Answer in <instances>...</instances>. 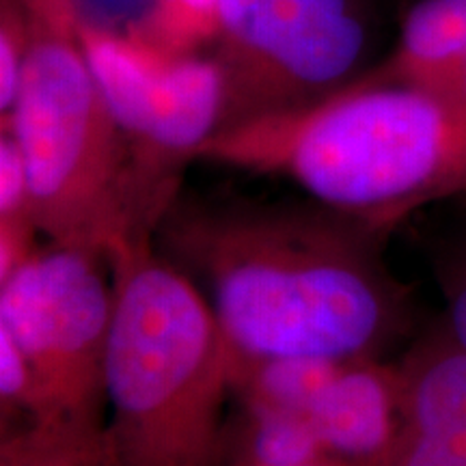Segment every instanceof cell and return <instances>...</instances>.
Here are the masks:
<instances>
[{
    "instance_id": "6da1fadb",
    "label": "cell",
    "mask_w": 466,
    "mask_h": 466,
    "mask_svg": "<svg viewBox=\"0 0 466 466\" xmlns=\"http://www.w3.org/2000/svg\"><path fill=\"white\" fill-rule=\"evenodd\" d=\"M389 233L319 201H197L156 229L165 258L201 281L247 357H384L415 326L412 291L384 259Z\"/></svg>"
},
{
    "instance_id": "7a4b0ae2",
    "label": "cell",
    "mask_w": 466,
    "mask_h": 466,
    "mask_svg": "<svg viewBox=\"0 0 466 466\" xmlns=\"http://www.w3.org/2000/svg\"><path fill=\"white\" fill-rule=\"evenodd\" d=\"M197 160L289 179L391 236L417 209L466 195V104L360 74L309 106L223 127Z\"/></svg>"
},
{
    "instance_id": "3957f363",
    "label": "cell",
    "mask_w": 466,
    "mask_h": 466,
    "mask_svg": "<svg viewBox=\"0 0 466 466\" xmlns=\"http://www.w3.org/2000/svg\"><path fill=\"white\" fill-rule=\"evenodd\" d=\"M108 430L116 466H227L233 348L192 279L154 240L110 258Z\"/></svg>"
},
{
    "instance_id": "277c9868",
    "label": "cell",
    "mask_w": 466,
    "mask_h": 466,
    "mask_svg": "<svg viewBox=\"0 0 466 466\" xmlns=\"http://www.w3.org/2000/svg\"><path fill=\"white\" fill-rule=\"evenodd\" d=\"M28 7L33 44L3 132L20 147L46 242L110 261L126 244L141 242L124 134L76 33Z\"/></svg>"
},
{
    "instance_id": "5b68a950",
    "label": "cell",
    "mask_w": 466,
    "mask_h": 466,
    "mask_svg": "<svg viewBox=\"0 0 466 466\" xmlns=\"http://www.w3.org/2000/svg\"><path fill=\"white\" fill-rule=\"evenodd\" d=\"M130 156L134 231L154 240L182 195L188 162L223 126L225 80L206 52H168L124 39L76 35Z\"/></svg>"
},
{
    "instance_id": "8992f818",
    "label": "cell",
    "mask_w": 466,
    "mask_h": 466,
    "mask_svg": "<svg viewBox=\"0 0 466 466\" xmlns=\"http://www.w3.org/2000/svg\"><path fill=\"white\" fill-rule=\"evenodd\" d=\"M370 44L365 0H218L220 130L324 100L365 72Z\"/></svg>"
},
{
    "instance_id": "52a82bcc",
    "label": "cell",
    "mask_w": 466,
    "mask_h": 466,
    "mask_svg": "<svg viewBox=\"0 0 466 466\" xmlns=\"http://www.w3.org/2000/svg\"><path fill=\"white\" fill-rule=\"evenodd\" d=\"M113 283L102 259L46 242L0 281V330L22 350L39 389V419L102 421Z\"/></svg>"
},
{
    "instance_id": "ba28073f",
    "label": "cell",
    "mask_w": 466,
    "mask_h": 466,
    "mask_svg": "<svg viewBox=\"0 0 466 466\" xmlns=\"http://www.w3.org/2000/svg\"><path fill=\"white\" fill-rule=\"evenodd\" d=\"M398 363L404 404L393 466H466V350L441 319Z\"/></svg>"
},
{
    "instance_id": "9c48e42d",
    "label": "cell",
    "mask_w": 466,
    "mask_h": 466,
    "mask_svg": "<svg viewBox=\"0 0 466 466\" xmlns=\"http://www.w3.org/2000/svg\"><path fill=\"white\" fill-rule=\"evenodd\" d=\"M401 404L400 363L384 357L348 359L313 401L309 419L329 456L382 462L395 456Z\"/></svg>"
},
{
    "instance_id": "30bf717a",
    "label": "cell",
    "mask_w": 466,
    "mask_h": 466,
    "mask_svg": "<svg viewBox=\"0 0 466 466\" xmlns=\"http://www.w3.org/2000/svg\"><path fill=\"white\" fill-rule=\"evenodd\" d=\"M76 35L124 39L168 52L212 44L218 0H28Z\"/></svg>"
},
{
    "instance_id": "8fae6325",
    "label": "cell",
    "mask_w": 466,
    "mask_h": 466,
    "mask_svg": "<svg viewBox=\"0 0 466 466\" xmlns=\"http://www.w3.org/2000/svg\"><path fill=\"white\" fill-rule=\"evenodd\" d=\"M363 74L466 104V0H415L391 52Z\"/></svg>"
},
{
    "instance_id": "7c38bea8",
    "label": "cell",
    "mask_w": 466,
    "mask_h": 466,
    "mask_svg": "<svg viewBox=\"0 0 466 466\" xmlns=\"http://www.w3.org/2000/svg\"><path fill=\"white\" fill-rule=\"evenodd\" d=\"M343 360L329 357H247L233 350L231 395L242 408L307 415Z\"/></svg>"
},
{
    "instance_id": "4fadbf2b",
    "label": "cell",
    "mask_w": 466,
    "mask_h": 466,
    "mask_svg": "<svg viewBox=\"0 0 466 466\" xmlns=\"http://www.w3.org/2000/svg\"><path fill=\"white\" fill-rule=\"evenodd\" d=\"M0 466H116L108 423L39 419L3 430Z\"/></svg>"
},
{
    "instance_id": "5bb4252c",
    "label": "cell",
    "mask_w": 466,
    "mask_h": 466,
    "mask_svg": "<svg viewBox=\"0 0 466 466\" xmlns=\"http://www.w3.org/2000/svg\"><path fill=\"white\" fill-rule=\"evenodd\" d=\"M329 456L311 419L242 408L225 428L227 466H307Z\"/></svg>"
},
{
    "instance_id": "9a60e30c",
    "label": "cell",
    "mask_w": 466,
    "mask_h": 466,
    "mask_svg": "<svg viewBox=\"0 0 466 466\" xmlns=\"http://www.w3.org/2000/svg\"><path fill=\"white\" fill-rule=\"evenodd\" d=\"M31 184L20 147L9 132L0 134V281L39 248Z\"/></svg>"
},
{
    "instance_id": "2e32d148",
    "label": "cell",
    "mask_w": 466,
    "mask_h": 466,
    "mask_svg": "<svg viewBox=\"0 0 466 466\" xmlns=\"http://www.w3.org/2000/svg\"><path fill=\"white\" fill-rule=\"evenodd\" d=\"M432 268L445 300L442 322L466 350V218L436 244Z\"/></svg>"
},
{
    "instance_id": "e0dca14e",
    "label": "cell",
    "mask_w": 466,
    "mask_h": 466,
    "mask_svg": "<svg viewBox=\"0 0 466 466\" xmlns=\"http://www.w3.org/2000/svg\"><path fill=\"white\" fill-rule=\"evenodd\" d=\"M33 44V14L26 0L0 3V119L9 115Z\"/></svg>"
},
{
    "instance_id": "ac0fdd59",
    "label": "cell",
    "mask_w": 466,
    "mask_h": 466,
    "mask_svg": "<svg viewBox=\"0 0 466 466\" xmlns=\"http://www.w3.org/2000/svg\"><path fill=\"white\" fill-rule=\"evenodd\" d=\"M42 412L33 367L17 343L0 330V417L3 430L35 421Z\"/></svg>"
},
{
    "instance_id": "d6986e66",
    "label": "cell",
    "mask_w": 466,
    "mask_h": 466,
    "mask_svg": "<svg viewBox=\"0 0 466 466\" xmlns=\"http://www.w3.org/2000/svg\"><path fill=\"white\" fill-rule=\"evenodd\" d=\"M330 466H393V460H382V462H350V460L335 458Z\"/></svg>"
},
{
    "instance_id": "ffe728a7",
    "label": "cell",
    "mask_w": 466,
    "mask_h": 466,
    "mask_svg": "<svg viewBox=\"0 0 466 466\" xmlns=\"http://www.w3.org/2000/svg\"><path fill=\"white\" fill-rule=\"evenodd\" d=\"M333 460L335 458H324V460H319V462H313V464H307V466H330V464H333Z\"/></svg>"
}]
</instances>
